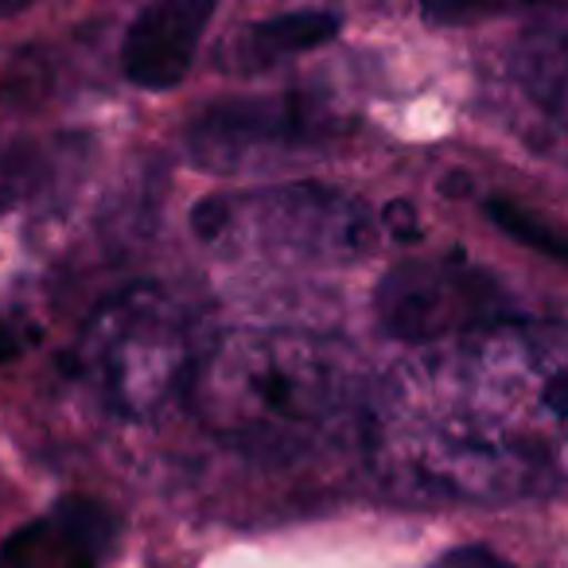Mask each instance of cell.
I'll return each mask as SVG.
<instances>
[{"label": "cell", "instance_id": "5bb4252c", "mask_svg": "<svg viewBox=\"0 0 568 568\" xmlns=\"http://www.w3.org/2000/svg\"><path fill=\"white\" fill-rule=\"evenodd\" d=\"M36 0H0V20L4 17H17V12H24V9H32Z\"/></svg>", "mask_w": 568, "mask_h": 568}, {"label": "cell", "instance_id": "8fae6325", "mask_svg": "<svg viewBox=\"0 0 568 568\" xmlns=\"http://www.w3.org/2000/svg\"><path fill=\"white\" fill-rule=\"evenodd\" d=\"M382 222H386V230L397 237V242H413V237L420 234V230H417V211H413L409 199H394V203L382 211Z\"/></svg>", "mask_w": 568, "mask_h": 568}, {"label": "cell", "instance_id": "8992f818", "mask_svg": "<svg viewBox=\"0 0 568 568\" xmlns=\"http://www.w3.org/2000/svg\"><path fill=\"white\" fill-rule=\"evenodd\" d=\"M118 521L94 498H63L0 545V568H102Z\"/></svg>", "mask_w": 568, "mask_h": 568}, {"label": "cell", "instance_id": "7a4b0ae2", "mask_svg": "<svg viewBox=\"0 0 568 568\" xmlns=\"http://www.w3.org/2000/svg\"><path fill=\"white\" fill-rule=\"evenodd\" d=\"M71 366L113 413L149 417L187 382V327L164 293L129 288L98 308Z\"/></svg>", "mask_w": 568, "mask_h": 568}, {"label": "cell", "instance_id": "30bf717a", "mask_svg": "<svg viewBox=\"0 0 568 568\" xmlns=\"http://www.w3.org/2000/svg\"><path fill=\"white\" fill-rule=\"evenodd\" d=\"M226 226H230V199L226 195H211L191 211V230H195L199 242L214 245L226 237Z\"/></svg>", "mask_w": 568, "mask_h": 568}, {"label": "cell", "instance_id": "ba28073f", "mask_svg": "<svg viewBox=\"0 0 568 568\" xmlns=\"http://www.w3.org/2000/svg\"><path fill=\"white\" fill-rule=\"evenodd\" d=\"M487 219L495 222L503 234H510L514 242H521L526 250H537L545 253V257L552 261H565V242L557 237V230L545 226L541 219H534L529 211H521V206H514L510 199H487Z\"/></svg>", "mask_w": 568, "mask_h": 568}, {"label": "cell", "instance_id": "6da1fadb", "mask_svg": "<svg viewBox=\"0 0 568 568\" xmlns=\"http://www.w3.org/2000/svg\"><path fill=\"white\" fill-rule=\"evenodd\" d=\"M203 405L226 440L288 452L316 440L339 413L343 378L312 343L261 335L219 351L203 378Z\"/></svg>", "mask_w": 568, "mask_h": 568}, {"label": "cell", "instance_id": "52a82bcc", "mask_svg": "<svg viewBox=\"0 0 568 568\" xmlns=\"http://www.w3.org/2000/svg\"><path fill=\"white\" fill-rule=\"evenodd\" d=\"M339 28H343L339 12H327V9L281 12V17H268V20H261V24L245 28L242 43H237V59H242L245 67L284 63V59L332 43L335 36H339Z\"/></svg>", "mask_w": 568, "mask_h": 568}, {"label": "cell", "instance_id": "3957f363", "mask_svg": "<svg viewBox=\"0 0 568 568\" xmlns=\"http://www.w3.org/2000/svg\"><path fill=\"white\" fill-rule=\"evenodd\" d=\"M343 121L320 94L230 98L191 121V156L211 172H245L308 156L339 141Z\"/></svg>", "mask_w": 568, "mask_h": 568}, {"label": "cell", "instance_id": "5b68a950", "mask_svg": "<svg viewBox=\"0 0 568 568\" xmlns=\"http://www.w3.org/2000/svg\"><path fill=\"white\" fill-rule=\"evenodd\" d=\"M219 0H152L121 43V71L141 90H172L187 79Z\"/></svg>", "mask_w": 568, "mask_h": 568}, {"label": "cell", "instance_id": "9a60e30c", "mask_svg": "<svg viewBox=\"0 0 568 568\" xmlns=\"http://www.w3.org/2000/svg\"><path fill=\"white\" fill-rule=\"evenodd\" d=\"M521 4H529V9H537V4H557V0H521Z\"/></svg>", "mask_w": 568, "mask_h": 568}, {"label": "cell", "instance_id": "4fadbf2b", "mask_svg": "<svg viewBox=\"0 0 568 568\" xmlns=\"http://www.w3.org/2000/svg\"><path fill=\"white\" fill-rule=\"evenodd\" d=\"M24 343H28L24 327L12 324V320H0V358L20 355V351H24Z\"/></svg>", "mask_w": 568, "mask_h": 568}, {"label": "cell", "instance_id": "7c38bea8", "mask_svg": "<svg viewBox=\"0 0 568 568\" xmlns=\"http://www.w3.org/2000/svg\"><path fill=\"white\" fill-rule=\"evenodd\" d=\"M433 568H514V565H506V560H498L495 552H487V549H452V552H444L440 560H436Z\"/></svg>", "mask_w": 568, "mask_h": 568}, {"label": "cell", "instance_id": "277c9868", "mask_svg": "<svg viewBox=\"0 0 568 568\" xmlns=\"http://www.w3.org/2000/svg\"><path fill=\"white\" fill-rule=\"evenodd\" d=\"M378 327L397 343H436L506 320V293L471 261H405L389 268L374 296Z\"/></svg>", "mask_w": 568, "mask_h": 568}, {"label": "cell", "instance_id": "9c48e42d", "mask_svg": "<svg viewBox=\"0 0 568 568\" xmlns=\"http://www.w3.org/2000/svg\"><path fill=\"white\" fill-rule=\"evenodd\" d=\"M420 17L436 28H464V24H479V20L503 17L521 0H417Z\"/></svg>", "mask_w": 568, "mask_h": 568}]
</instances>
